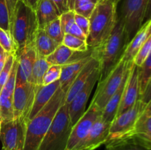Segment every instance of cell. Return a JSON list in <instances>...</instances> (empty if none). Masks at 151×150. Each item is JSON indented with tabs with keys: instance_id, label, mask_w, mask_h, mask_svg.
I'll return each mask as SVG.
<instances>
[{
	"instance_id": "1",
	"label": "cell",
	"mask_w": 151,
	"mask_h": 150,
	"mask_svg": "<svg viewBox=\"0 0 151 150\" xmlns=\"http://www.w3.org/2000/svg\"><path fill=\"white\" fill-rule=\"evenodd\" d=\"M119 0H100L89 19L86 43L88 48L101 45L111 35L118 21L117 4Z\"/></svg>"
},
{
	"instance_id": "2",
	"label": "cell",
	"mask_w": 151,
	"mask_h": 150,
	"mask_svg": "<svg viewBox=\"0 0 151 150\" xmlns=\"http://www.w3.org/2000/svg\"><path fill=\"white\" fill-rule=\"evenodd\" d=\"M68 90L59 88L45 107L31 120L27 121L23 150H38L60 106L65 103Z\"/></svg>"
},
{
	"instance_id": "3",
	"label": "cell",
	"mask_w": 151,
	"mask_h": 150,
	"mask_svg": "<svg viewBox=\"0 0 151 150\" xmlns=\"http://www.w3.org/2000/svg\"><path fill=\"white\" fill-rule=\"evenodd\" d=\"M128 42L124 25L118 16L117 23L110 36L101 45L92 49V55L99 62L98 82L103 80L122 59Z\"/></svg>"
},
{
	"instance_id": "4",
	"label": "cell",
	"mask_w": 151,
	"mask_h": 150,
	"mask_svg": "<svg viewBox=\"0 0 151 150\" xmlns=\"http://www.w3.org/2000/svg\"><path fill=\"white\" fill-rule=\"evenodd\" d=\"M38 29L35 10L19 0L10 22V32L16 46V54L28 47L35 46Z\"/></svg>"
},
{
	"instance_id": "5",
	"label": "cell",
	"mask_w": 151,
	"mask_h": 150,
	"mask_svg": "<svg viewBox=\"0 0 151 150\" xmlns=\"http://www.w3.org/2000/svg\"><path fill=\"white\" fill-rule=\"evenodd\" d=\"M72 128L69 106L64 103L58 110L38 150H66Z\"/></svg>"
},
{
	"instance_id": "6",
	"label": "cell",
	"mask_w": 151,
	"mask_h": 150,
	"mask_svg": "<svg viewBox=\"0 0 151 150\" xmlns=\"http://www.w3.org/2000/svg\"><path fill=\"white\" fill-rule=\"evenodd\" d=\"M134 62L126 63L122 59L101 82H98L95 94L91 103L103 111L111 97L116 93L122 84L125 75L131 70Z\"/></svg>"
},
{
	"instance_id": "7",
	"label": "cell",
	"mask_w": 151,
	"mask_h": 150,
	"mask_svg": "<svg viewBox=\"0 0 151 150\" xmlns=\"http://www.w3.org/2000/svg\"><path fill=\"white\" fill-rule=\"evenodd\" d=\"M148 0H123L119 18L131 41L144 22Z\"/></svg>"
},
{
	"instance_id": "8",
	"label": "cell",
	"mask_w": 151,
	"mask_h": 150,
	"mask_svg": "<svg viewBox=\"0 0 151 150\" xmlns=\"http://www.w3.org/2000/svg\"><path fill=\"white\" fill-rule=\"evenodd\" d=\"M147 104L139 99L129 110L116 116L111 123L109 135L106 142L119 139L129 135L135 127L139 118L144 112Z\"/></svg>"
},
{
	"instance_id": "9",
	"label": "cell",
	"mask_w": 151,
	"mask_h": 150,
	"mask_svg": "<svg viewBox=\"0 0 151 150\" xmlns=\"http://www.w3.org/2000/svg\"><path fill=\"white\" fill-rule=\"evenodd\" d=\"M27 121L14 119L9 121L1 122V138L2 149L4 150H23Z\"/></svg>"
},
{
	"instance_id": "10",
	"label": "cell",
	"mask_w": 151,
	"mask_h": 150,
	"mask_svg": "<svg viewBox=\"0 0 151 150\" xmlns=\"http://www.w3.org/2000/svg\"><path fill=\"white\" fill-rule=\"evenodd\" d=\"M38 87L29 82H16L13 95L14 119H23L28 121Z\"/></svg>"
},
{
	"instance_id": "11",
	"label": "cell",
	"mask_w": 151,
	"mask_h": 150,
	"mask_svg": "<svg viewBox=\"0 0 151 150\" xmlns=\"http://www.w3.org/2000/svg\"><path fill=\"white\" fill-rule=\"evenodd\" d=\"M102 112L97 106L90 103L87 110L72 126L66 150H72L86 137L93 124L102 116Z\"/></svg>"
},
{
	"instance_id": "12",
	"label": "cell",
	"mask_w": 151,
	"mask_h": 150,
	"mask_svg": "<svg viewBox=\"0 0 151 150\" xmlns=\"http://www.w3.org/2000/svg\"><path fill=\"white\" fill-rule=\"evenodd\" d=\"M99 77H100V69L98 66L91 74L84 86L68 104L69 121L72 127L78 122V121L86 112L87 101L91 96L96 82H98Z\"/></svg>"
},
{
	"instance_id": "13",
	"label": "cell",
	"mask_w": 151,
	"mask_h": 150,
	"mask_svg": "<svg viewBox=\"0 0 151 150\" xmlns=\"http://www.w3.org/2000/svg\"><path fill=\"white\" fill-rule=\"evenodd\" d=\"M139 67L133 64L127 79L116 116L129 110L140 99Z\"/></svg>"
},
{
	"instance_id": "14",
	"label": "cell",
	"mask_w": 151,
	"mask_h": 150,
	"mask_svg": "<svg viewBox=\"0 0 151 150\" xmlns=\"http://www.w3.org/2000/svg\"><path fill=\"white\" fill-rule=\"evenodd\" d=\"M111 122L100 119L96 121L85 138L72 150H94L105 144L109 135Z\"/></svg>"
},
{
	"instance_id": "15",
	"label": "cell",
	"mask_w": 151,
	"mask_h": 150,
	"mask_svg": "<svg viewBox=\"0 0 151 150\" xmlns=\"http://www.w3.org/2000/svg\"><path fill=\"white\" fill-rule=\"evenodd\" d=\"M119 139L132 141L147 149H151V114L141 115L134 130L129 135Z\"/></svg>"
},
{
	"instance_id": "16",
	"label": "cell",
	"mask_w": 151,
	"mask_h": 150,
	"mask_svg": "<svg viewBox=\"0 0 151 150\" xmlns=\"http://www.w3.org/2000/svg\"><path fill=\"white\" fill-rule=\"evenodd\" d=\"M18 59L16 82H30L31 74L37 58L35 46L28 47L16 54Z\"/></svg>"
},
{
	"instance_id": "17",
	"label": "cell",
	"mask_w": 151,
	"mask_h": 150,
	"mask_svg": "<svg viewBox=\"0 0 151 150\" xmlns=\"http://www.w3.org/2000/svg\"><path fill=\"white\" fill-rule=\"evenodd\" d=\"M151 34V20L143 24L139 29L137 31L134 38L128 42L125 48L122 59L126 63L134 62V57L138 53L147 38Z\"/></svg>"
},
{
	"instance_id": "18",
	"label": "cell",
	"mask_w": 151,
	"mask_h": 150,
	"mask_svg": "<svg viewBox=\"0 0 151 150\" xmlns=\"http://www.w3.org/2000/svg\"><path fill=\"white\" fill-rule=\"evenodd\" d=\"M60 88V81L52 82L47 85H41L35 93L32 107L28 116V121L33 119L50 101L58 89Z\"/></svg>"
},
{
	"instance_id": "19",
	"label": "cell",
	"mask_w": 151,
	"mask_h": 150,
	"mask_svg": "<svg viewBox=\"0 0 151 150\" xmlns=\"http://www.w3.org/2000/svg\"><path fill=\"white\" fill-rule=\"evenodd\" d=\"M91 57H92V52L91 54L85 56L79 60L61 66V75L59 81H60V87L62 89L69 91V88L75 80V77L83 69L86 64L89 61Z\"/></svg>"
},
{
	"instance_id": "20",
	"label": "cell",
	"mask_w": 151,
	"mask_h": 150,
	"mask_svg": "<svg viewBox=\"0 0 151 150\" xmlns=\"http://www.w3.org/2000/svg\"><path fill=\"white\" fill-rule=\"evenodd\" d=\"M99 66V62L97 59L92 55L89 61L86 64L83 69L78 74V76L75 77V80L71 85L69 88L67 94H66V99H65V104H69V102L73 99L77 94L81 90V88L84 86L86 82L88 80V77Z\"/></svg>"
},
{
	"instance_id": "21",
	"label": "cell",
	"mask_w": 151,
	"mask_h": 150,
	"mask_svg": "<svg viewBox=\"0 0 151 150\" xmlns=\"http://www.w3.org/2000/svg\"><path fill=\"white\" fill-rule=\"evenodd\" d=\"M38 29H44L47 24L59 19L60 13L50 0H39L35 9Z\"/></svg>"
},
{
	"instance_id": "22",
	"label": "cell",
	"mask_w": 151,
	"mask_h": 150,
	"mask_svg": "<svg viewBox=\"0 0 151 150\" xmlns=\"http://www.w3.org/2000/svg\"><path fill=\"white\" fill-rule=\"evenodd\" d=\"M130 71L128 72V74L125 75L122 84H121L120 86L119 87L117 91H116V93L111 97V99L109 100V101L107 102L106 105L105 106V107L103 108V112H102L101 118L104 121L111 122V123L112 121H113L114 119V118L116 117L118 109H119V104H120L121 99H122L124 88H125L127 79H128V76H129Z\"/></svg>"
},
{
	"instance_id": "23",
	"label": "cell",
	"mask_w": 151,
	"mask_h": 150,
	"mask_svg": "<svg viewBox=\"0 0 151 150\" xmlns=\"http://www.w3.org/2000/svg\"><path fill=\"white\" fill-rule=\"evenodd\" d=\"M58 44L47 35L44 29H38L35 41V48L37 57H46L55 51Z\"/></svg>"
},
{
	"instance_id": "24",
	"label": "cell",
	"mask_w": 151,
	"mask_h": 150,
	"mask_svg": "<svg viewBox=\"0 0 151 150\" xmlns=\"http://www.w3.org/2000/svg\"><path fill=\"white\" fill-rule=\"evenodd\" d=\"M50 66L51 65L47 62L46 58L37 57L36 60L34 63L33 68H32L30 82L37 85V86L42 85L44 74Z\"/></svg>"
},
{
	"instance_id": "25",
	"label": "cell",
	"mask_w": 151,
	"mask_h": 150,
	"mask_svg": "<svg viewBox=\"0 0 151 150\" xmlns=\"http://www.w3.org/2000/svg\"><path fill=\"white\" fill-rule=\"evenodd\" d=\"M14 119L13 97L0 95V120L1 122Z\"/></svg>"
},
{
	"instance_id": "26",
	"label": "cell",
	"mask_w": 151,
	"mask_h": 150,
	"mask_svg": "<svg viewBox=\"0 0 151 150\" xmlns=\"http://www.w3.org/2000/svg\"><path fill=\"white\" fill-rule=\"evenodd\" d=\"M105 150H148L145 147L127 140H114L108 141Z\"/></svg>"
},
{
	"instance_id": "27",
	"label": "cell",
	"mask_w": 151,
	"mask_h": 150,
	"mask_svg": "<svg viewBox=\"0 0 151 150\" xmlns=\"http://www.w3.org/2000/svg\"><path fill=\"white\" fill-rule=\"evenodd\" d=\"M139 90L140 96L144 93L147 83L151 78V51L142 65L139 67Z\"/></svg>"
},
{
	"instance_id": "28",
	"label": "cell",
	"mask_w": 151,
	"mask_h": 150,
	"mask_svg": "<svg viewBox=\"0 0 151 150\" xmlns=\"http://www.w3.org/2000/svg\"><path fill=\"white\" fill-rule=\"evenodd\" d=\"M43 29H44L47 35L50 36L53 41H55L58 45L62 44L64 33L62 30L60 19H57L49 23Z\"/></svg>"
},
{
	"instance_id": "29",
	"label": "cell",
	"mask_w": 151,
	"mask_h": 150,
	"mask_svg": "<svg viewBox=\"0 0 151 150\" xmlns=\"http://www.w3.org/2000/svg\"><path fill=\"white\" fill-rule=\"evenodd\" d=\"M62 44L75 51L83 52L86 51L89 49L87 45L86 41H84L69 34H65Z\"/></svg>"
},
{
	"instance_id": "30",
	"label": "cell",
	"mask_w": 151,
	"mask_h": 150,
	"mask_svg": "<svg viewBox=\"0 0 151 150\" xmlns=\"http://www.w3.org/2000/svg\"><path fill=\"white\" fill-rule=\"evenodd\" d=\"M18 69V59L16 57H15L14 63H13V67H12L11 71H10V76L7 79V82L4 84L2 90H1L0 95L5 96L8 97H13V92H14L15 86H16V75H17Z\"/></svg>"
},
{
	"instance_id": "31",
	"label": "cell",
	"mask_w": 151,
	"mask_h": 150,
	"mask_svg": "<svg viewBox=\"0 0 151 150\" xmlns=\"http://www.w3.org/2000/svg\"><path fill=\"white\" fill-rule=\"evenodd\" d=\"M0 46L8 54L16 55V46L10 31L4 30L0 28Z\"/></svg>"
},
{
	"instance_id": "32",
	"label": "cell",
	"mask_w": 151,
	"mask_h": 150,
	"mask_svg": "<svg viewBox=\"0 0 151 150\" xmlns=\"http://www.w3.org/2000/svg\"><path fill=\"white\" fill-rule=\"evenodd\" d=\"M15 57H16L15 54H7L4 67H3L1 71L0 72V93L10 76V71H11L12 67H13V63H14Z\"/></svg>"
},
{
	"instance_id": "33",
	"label": "cell",
	"mask_w": 151,
	"mask_h": 150,
	"mask_svg": "<svg viewBox=\"0 0 151 150\" xmlns=\"http://www.w3.org/2000/svg\"><path fill=\"white\" fill-rule=\"evenodd\" d=\"M61 75V66L51 65L43 79V85H47L59 80Z\"/></svg>"
},
{
	"instance_id": "34",
	"label": "cell",
	"mask_w": 151,
	"mask_h": 150,
	"mask_svg": "<svg viewBox=\"0 0 151 150\" xmlns=\"http://www.w3.org/2000/svg\"><path fill=\"white\" fill-rule=\"evenodd\" d=\"M151 51V34L150 36L147 38L145 42L143 44L140 49L139 50L138 53L137 54L136 57L134 59V63L136 66H140L142 65L143 62L146 59V57L148 56Z\"/></svg>"
},
{
	"instance_id": "35",
	"label": "cell",
	"mask_w": 151,
	"mask_h": 150,
	"mask_svg": "<svg viewBox=\"0 0 151 150\" xmlns=\"http://www.w3.org/2000/svg\"><path fill=\"white\" fill-rule=\"evenodd\" d=\"M95 6L96 3L91 2V1H84V2L77 4L72 11L75 12L76 14L81 15L87 19H89Z\"/></svg>"
},
{
	"instance_id": "36",
	"label": "cell",
	"mask_w": 151,
	"mask_h": 150,
	"mask_svg": "<svg viewBox=\"0 0 151 150\" xmlns=\"http://www.w3.org/2000/svg\"><path fill=\"white\" fill-rule=\"evenodd\" d=\"M75 13L72 10H69V11L63 13L60 16V25H61L62 30L65 34H67L69 29L72 26V25L75 23Z\"/></svg>"
},
{
	"instance_id": "37",
	"label": "cell",
	"mask_w": 151,
	"mask_h": 150,
	"mask_svg": "<svg viewBox=\"0 0 151 150\" xmlns=\"http://www.w3.org/2000/svg\"><path fill=\"white\" fill-rule=\"evenodd\" d=\"M0 28L10 31V19L5 0H0Z\"/></svg>"
},
{
	"instance_id": "38",
	"label": "cell",
	"mask_w": 151,
	"mask_h": 150,
	"mask_svg": "<svg viewBox=\"0 0 151 150\" xmlns=\"http://www.w3.org/2000/svg\"><path fill=\"white\" fill-rule=\"evenodd\" d=\"M75 24L78 25V27L83 32V33L87 37L88 34V29H89V20H88V19L75 13Z\"/></svg>"
},
{
	"instance_id": "39",
	"label": "cell",
	"mask_w": 151,
	"mask_h": 150,
	"mask_svg": "<svg viewBox=\"0 0 151 150\" xmlns=\"http://www.w3.org/2000/svg\"><path fill=\"white\" fill-rule=\"evenodd\" d=\"M53 5L55 7L60 15L69 11L68 8V0H50Z\"/></svg>"
},
{
	"instance_id": "40",
	"label": "cell",
	"mask_w": 151,
	"mask_h": 150,
	"mask_svg": "<svg viewBox=\"0 0 151 150\" xmlns=\"http://www.w3.org/2000/svg\"><path fill=\"white\" fill-rule=\"evenodd\" d=\"M67 34H69V35H73V36L77 37V38H81V39L84 40V41H86V35L83 33V32L78 27V25L75 23L72 25V26L71 27V29H69Z\"/></svg>"
},
{
	"instance_id": "41",
	"label": "cell",
	"mask_w": 151,
	"mask_h": 150,
	"mask_svg": "<svg viewBox=\"0 0 151 150\" xmlns=\"http://www.w3.org/2000/svg\"><path fill=\"white\" fill-rule=\"evenodd\" d=\"M140 99L145 104H147L151 100V78L146 86L144 93L140 96Z\"/></svg>"
},
{
	"instance_id": "42",
	"label": "cell",
	"mask_w": 151,
	"mask_h": 150,
	"mask_svg": "<svg viewBox=\"0 0 151 150\" xmlns=\"http://www.w3.org/2000/svg\"><path fill=\"white\" fill-rule=\"evenodd\" d=\"M6 4H7V10H8V13H9V19L10 21L12 20L13 16V13H14L15 9H16V4H17L18 1L19 0H5Z\"/></svg>"
},
{
	"instance_id": "43",
	"label": "cell",
	"mask_w": 151,
	"mask_h": 150,
	"mask_svg": "<svg viewBox=\"0 0 151 150\" xmlns=\"http://www.w3.org/2000/svg\"><path fill=\"white\" fill-rule=\"evenodd\" d=\"M100 0H68V8L69 10H73L74 7L77 4L81 2H84V1H91L97 4Z\"/></svg>"
},
{
	"instance_id": "44",
	"label": "cell",
	"mask_w": 151,
	"mask_h": 150,
	"mask_svg": "<svg viewBox=\"0 0 151 150\" xmlns=\"http://www.w3.org/2000/svg\"><path fill=\"white\" fill-rule=\"evenodd\" d=\"M150 20H151V0H148V3H147V9H146L145 14L144 22H143V24Z\"/></svg>"
},
{
	"instance_id": "45",
	"label": "cell",
	"mask_w": 151,
	"mask_h": 150,
	"mask_svg": "<svg viewBox=\"0 0 151 150\" xmlns=\"http://www.w3.org/2000/svg\"><path fill=\"white\" fill-rule=\"evenodd\" d=\"M25 5L28 6L29 7L32 8V10H35V7H36L37 4H38L39 0H21Z\"/></svg>"
},
{
	"instance_id": "46",
	"label": "cell",
	"mask_w": 151,
	"mask_h": 150,
	"mask_svg": "<svg viewBox=\"0 0 151 150\" xmlns=\"http://www.w3.org/2000/svg\"><path fill=\"white\" fill-rule=\"evenodd\" d=\"M151 114V100L149 101L148 104L146 105L145 109L144 112L142 113L143 116H149V115Z\"/></svg>"
},
{
	"instance_id": "47",
	"label": "cell",
	"mask_w": 151,
	"mask_h": 150,
	"mask_svg": "<svg viewBox=\"0 0 151 150\" xmlns=\"http://www.w3.org/2000/svg\"><path fill=\"white\" fill-rule=\"evenodd\" d=\"M7 54H8V53L6 52V51L3 49L2 47L0 46V61L4 60V59H5L6 57H7Z\"/></svg>"
},
{
	"instance_id": "48",
	"label": "cell",
	"mask_w": 151,
	"mask_h": 150,
	"mask_svg": "<svg viewBox=\"0 0 151 150\" xmlns=\"http://www.w3.org/2000/svg\"><path fill=\"white\" fill-rule=\"evenodd\" d=\"M5 60H6V58H5V59H4V60H1V61H0V72L1 71V70H2L3 67H4V63H5Z\"/></svg>"
},
{
	"instance_id": "49",
	"label": "cell",
	"mask_w": 151,
	"mask_h": 150,
	"mask_svg": "<svg viewBox=\"0 0 151 150\" xmlns=\"http://www.w3.org/2000/svg\"><path fill=\"white\" fill-rule=\"evenodd\" d=\"M1 120H0V134H1Z\"/></svg>"
},
{
	"instance_id": "50",
	"label": "cell",
	"mask_w": 151,
	"mask_h": 150,
	"mask_svg": "<svg viewBox=\"0 0 151 150\" xmlns=\"http://www.w3.org/2000/svg\"><path fill=\"white\" fill-rule=\"evenodd\" d=\"M1 150H4V149H1Z\"/></svg>"
},
{
	"instance_id": "51",
	"label": "cell",
	"mask_w": 151,
	"mask_h": 150,
	"mask_svg": "<svg viewBox=\"0 0 151 150\" xmlns=\"http://www.w3.org/2000/svg\"><path fill=\"white\" fill-rule=\"evenodd\" d=\"M148 150H151V149H148Z\"/></svg>"
},
{
	"instance_id": "52",
	"label": "cell",
	"mask_w": 151,
	"mask_h": 150,
	"mask_svg": "<svg viewBox=\"0 0 151 150\" xmlns=\"http://www.w3.org/2000/svg\"><path fill=\"white\" fill-rule=\"evenodd\" d=\"M119 1H120V0H119Z\"/></svg>"
}]
</instances>
